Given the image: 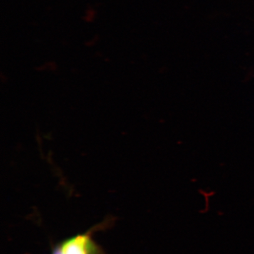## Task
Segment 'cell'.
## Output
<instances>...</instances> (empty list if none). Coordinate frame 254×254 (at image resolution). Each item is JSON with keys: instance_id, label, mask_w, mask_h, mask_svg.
I'll use <instances>...</instances> for the list:
<instances>
[{"instance_id": "cell-1", "label": "cell", "mask_w": 254, "mask_h": 254, "mask_svg": "<svg viewBox=\"0 0 254 254\" xmlns=\"http://www.w3.org/2000/svg\"><path fill=\"white\" fill-rule=\"evenodd\" d=\"M64 254H91L93 244L89 237L79 235L73 237L62 245Z\"/></svg>"}, {"instance_id": "cell-2", "label": "cell", "mask_w": 254, "mask_h": 254, "mask_svg": "<svg viewBox=\"0 0 254 254\" xmlns=\"http://www.w3.org/2000/svg\"><path fill=\"white\" fill-rule=\"evenodd\" d=\"M53 254H64V251L62 245L60 246V247H58V248H57L56 250L54 251Z\"/></svg>"}]
</instances>
